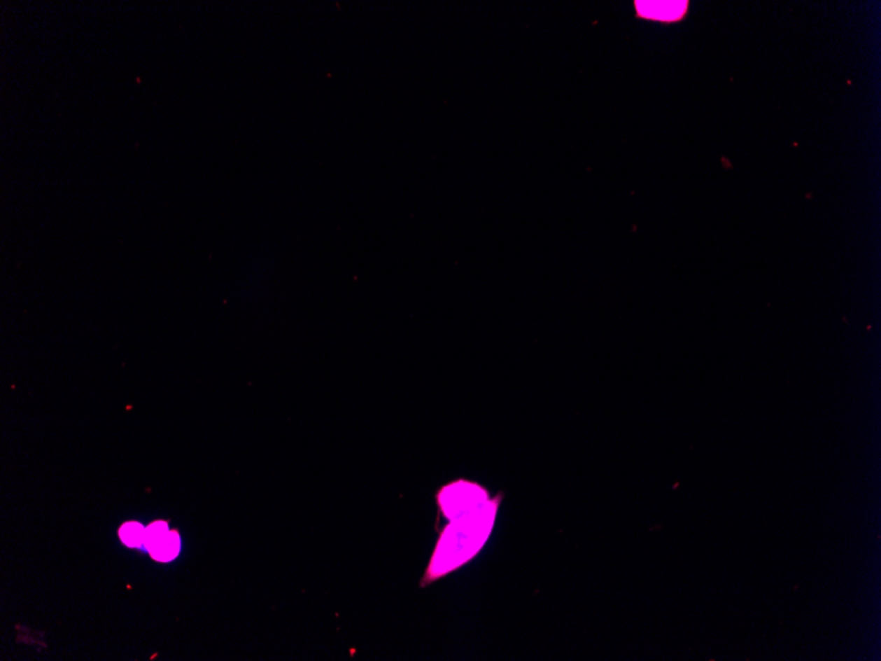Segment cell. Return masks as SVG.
<instances>
[{
    "mask_svg": "<svg viewBox=\"0 0 881 661\" xmlns=\"http://www.w3.org/2000/svg\"><path fill=\"white\" fill-rule=\"evenodd\" d=\"M498 504L499 501H484L444 513L454 523L445 529L435 549L432 564L426 571V577L430 581L445 576L447 571L458 568L477 555L490 535Z\"/></svg>",
    "mask_w": 881,
    "mask_h": 661,
    "instance_id": "6da1fadb",
    "label": "cell"
},
{
    "mask_svg": "<svg viewBox=\"0 0 881 661\" xmlns=\"http://www.w3.org/2000/svg\"><path fill=\"white\" fill-rule=\"evenodd\" d=\"M685 4L684 1H640L637 8L642 16L672 20L684 12Z\"/></svg>",
    "mask_w": 881,
    "mask_h": 661,
    "instance_id": "7a4b0ae2",
    "label": "cell"
},
{
    "mask_svg": "<svg viewBox=\"0 0 881 661\" xmlns=\"http://www.w3.org/2000/svg\"><path fill=\"white\" fill-rule=\"evenodd\" d=\"M180 550V537L176 532H168L149 550L153 559L159 561H172Z\"/></svg>",
    "mask_w": 881,
    "mask_h": 661,
    "instance_id": "3957f363",
    "label": "cell"
},
{
    "mask_svg": "<svg viewBox=\"0 0 881 661\" xmlns=\"http://www.w3.org/2000/svg\"><path fill=\"white\" fill-rule=\"evenodd\" d=\"M120 538L127 547H139L144 544L146 528L139 523H127L120 528Z\"/></svg>",
    "mask_w": 881,
    "mask_h": 661,
    "instance_id": "277c9868",
    "label": "cell"
},
{
    "mask_svg": "<svg viewBox=\"0 0 881 661\" xmlns=\"http://www.w3.org/2000/svg\"><path fill=\"white\" fill-rule=\"evenodd\" d=\"M168 532H169V531H168V525L165 524L164 522H157V523H153V524L149 525L148 528L146 529L144 545H146V548H147L148 550H150V549L153 548V545H155L159 540H161L164 536L167 535Z\"/></svg>",
    "mask_w": 881,
    "mask_h": 661,
    "instance_id": "5b68a950",
    "label": "cell"
}]
</instances>
